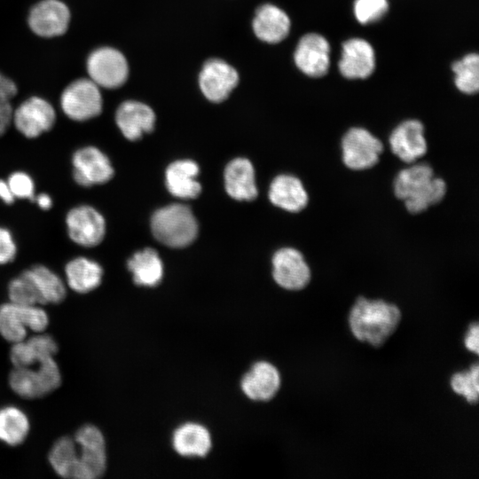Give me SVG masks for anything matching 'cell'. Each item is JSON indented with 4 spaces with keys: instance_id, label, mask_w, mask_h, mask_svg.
Masks as SVG:
<instances>
[{
    "instance_id": "obj_8",
    "label": "cell",
    "mask_w": 479,
    "mask_h": 479,
    "mask_svg": "<svg viewBox=\"0 0 479 479\" xmlns=\"http://www.w3.org/2000/svg\"><path fill=\"white\" fill-rule=\"evenodd\" d=\"M341 148L344 165L351 170L360 171L378 163L383 144L369 130L353 127L342 137Z\"/></svg>"
},
{
    "instance_id": "obj_25",
    "label": "cell",
    "mask_w": 479,
    "mask_h": 479,
    "mask_svg": "<svg viewBox=\"0 0 479 479\" xmlns=\"http://www.w3.org/2000/svg\"><path fill=\"white\" fill-rule=\"evenodd\" d=\"M199 166L190 160H180L171 163L166 169V185L169 192L178 198L193 199L201 191L196 177Z\"/></svg>"
},
{
    "instance_id": "obj_3",
    "label": "cell",
    "mask_w": 479,
    "mask_h": 479,
    "mask_svg": "<svg viewBox=\"0 0 479 479\" xmlns=\"http://www.w3.org/2000/svg\"><path fill=\"white\" fill-rule=\"evenodd\" d=\"M151 227L154 237L171 247L188 246L198 233V224L192 210L183 204H171L155 211Z\"/></svg>"
},
{
    "instance_id": "obj_27",
    "label": "cell",
    "mask_w": 479,
    "mask_h": 479,
    "mask_svg": "<svg viewBox=\"0 0 479 479\" xmlns=\"http://www.w3.org/2000/svg\"><path fill=\"white\" fill-rule=\"evenodd\" d=\"M173 447L182 456H205L211 448L208 430L200 424L185 423L176 429Z\"/></svg>"
},
{
    "instance_id": "obj_31",
    "label": "cell",
    "mask_w": 479,
    "mask_h": 479,
    "mask_svg": "<svg viewBox=\"0 0 479 479\" xmlns=\"http://www.w3.org/2000/svg\"><path fill=\"white\" fill-rule=\"evenodd\" d=\"M455 85L463 93L475 94L479 89V56L469 53L452 64Z\"/></svg>"
},
{
    "instance_id": "obj_19",
    "label": "cell",
    "mask_w": 479,
    "mask_h": 479,
    "mask_svg": "<svg viewBox=\"0 0 479 479\" xmlns=\"http://www.w3.org/2000/svg\"><path fill=\"white\" fill-rule=\"evenodd\" d=\"M115 122L122 134L129 140L139 139L153 130L155 114L147 105L128 100L122 102L115 112Z\"/></svg>"
},
{
    "instance_id": "obj_28",
    "label": "cell",
    "mask_w": 479,
    "mask_h": 479,
    "mask_svg": "<svg viewBox=\"0 0 479 479\" xmlns=\"http://www.w3.org/2000/svg\"><path fill=\"white\" fill-rule=\"evenodd\" d=\"M134 282L138 286L155 287L163 275V265L156 250L147 247L136 252L127 262Z\"/></svg>"
},
{
    "instance_id": "obj_5",
    "label": "cell",
    "mask_w": 479,
    "mask_h": 479,
    "mask_svg": "<svg viewBox=\"0 0 479 479\" xmlns=\"http://www.w3.org/2000/svg\"><path fill=\"white\" fill-rule=\"evenodd\" d=\"M48 315L39 305L13 302L0 306V334L15 343L26 339L27 330L41 333L48 326Z\"/></svg>"
},
{
    "instance_id": "obj_15",
    "label": "cell",
    "mask_w": 479,
    "mask_h": 479,
    "mask_svg": "<svg viewBox=\"0 0 479 479\" xmlns=\"http://www.w3.org/2000/svg\"><path fill=\"white\" fill-rule=\"evenodd\" d=\"M68 7L59 0H42L29 11L30 29L42 37H54L66 33L70 22Z\"/></svg>"
},
{
    "instance_id": "obj_40",
    "label": "cell",
    "mask_w": 479,
    "mask_h": 479,
    "mask_svg": "<svg viewBox=\"0 0 479 479\" xmlns=\"http://www.w3.org/2000/svg\"><path fill=\"white\" fill-rule=\"evenodd\" d=\"M0 200L8 205L12 204L15 200L7 181L4 179H0Z\"/></svg>"
},
{
    "instance_id": "obj_39",
    "label": "cell",
    "mask_w": 479,
    "mask_h": 479,
    "mask_svg": "<svg viewBox=\"0 0 479 479\" xmlns=\"http://www.w3.org/2000/svg\"><path fill=\"white\" fill-rule=\"evenodd\" d=\"M464 343L469 351L476 355L479 353V326L477 323L470 325Z\"/></svg>"
},
{
    "instance_id": "obj_26",
    "label": "cell",
    "mask_w": 479,
    "mask_h": 479,
    "mask_svg": "<svg viewBox=\"0 0 479 479\" xmlns=\"http://www.w3.org/2000/svg\"><path fill=\"white\" fill-rule=\"evenodd\" d=\"M23 272L32 280L42 304H56L65 299L67 284L49 267L35 264Z\"/></svg>"
},
{
    "instance_id": "obj_24",
    "label": "cell",
    "mask_w": 479,
    "mask_h": 479,
    "mask_svg": "<svg viewBox=\"0 0 479 479\" xmlns=\"http://www.w3.org/2000/svg\"><path fill=\"white\" fill-rule=\"evenodd\" d=\"M66 284L79 294H86L96 289L102 281L101 265L86 256L72 258L65 266Z\"/></svg>"
},
{
    "instance_id": "obj_23",
    "label": "cell",
    "mask_w": 479,
    "mask_h": 479,
    "mask_svg": "<svg viewBox=\"0 0 479 479\" xmlns=\"http://www.w3.org/2000/svg\"><path fill=\"white\" fill-rule=\"evenodd\" d=\"M224 181L227 193L237 200H252L257 196L254 168L247 159L230 161L224 170Z\"/></svg>"
},
{
    "instance_id": "obj_1",
    "label": "cell",
    "mask_w": 479,
    "mask_h": 479,
    "mask_svg": "<svg viewBox=\"0 0 479 479\" xmlns=\"http://www.w3.org/2000/svg\"><path fill=\"white\" fill-rule=\"evenodd\" d=\"M401 320L399 308L383 300L359 297L349 314L352 334L360 342L381 347L395 333Z\"/></svg>"
},
{
    "instance_id": "obj_12",
    "label": "cell",
    "mask_w": 479,
    "mask_h": 479,
    "mask_svg": "<svg viewBox=\"0 0 479 479\" xmlns=\"http://www.w3.org/2000/svg\"><path fill=\"white\" fill-rule=\"evenodd\" d=\"M54 107L44 98L30 97L12 113V124L27 138H36L50 131L56 122Z\"/></svg>"
},
{
    "instance_id": "obj_6",
    "label": "cell",
    "mask_w": 479,
    "mask_h": 479,
    "mask_svg": "<svg viewBox=\"0 0 479 479\" xmlns=\"http://www.w3.org/2000/svg\"><path fill=\"white\" fill-rule=\"evenodd\" d=\"M100 88L90 78L73 81L60 96V106L67 117L85 122L98 116L103 109Z\"/></svg>"
},
{
    "instance_id": "obj_2",
    "label": "cell",
    "mask_w": 479,
    "mask_h": 479,
    "mask_svg": "<svg viewBox=\"0 0 479 479\" xmlns=\"http://www.w3.org/2000/svg\"><path fill=\"white\" fill-rule=\"evenodd\" d=\"M444 179L435 176L428 163H416L400 170L394 179V193L411 214H420L445 196Z\"/></svg>"
},
{
    "instance_id": "obj_33",
    "label": "cell",
    "mask_w": 479,
    "mask_h": 479,
    "mask_svg": "<svg viewBox=\"0 0 479 479\" xmlns=\"http://www.w3.org/2000/svg\"><path fill=\"white\" fill-rule=\"evenodd\" d=\"M8 297L11 302L16 304H42L32 280L23 271L9 282Z\"/></svg>"
},
{
    "instance_id": "obj_41",
    "label": "cell",
    "mask_w": 479,
    "mask_h": 479,
    "mask_svg": "<svg viewBox=\"0 0 479 479\" xmlns=\"http://www.w3.org/2000/svg\"><path fill=\"white\" fill-rule=\"evenodd\" d=\"M33 201H35L37 206L43 210H48L52 207V199L45 192L35 195Z\"/></svg>"
},
{
    "instance_id": "obj_14",
    "label": "cell",
    "mask_w": 479,
    "mask_h": 479,
    "mask_svg": "<svg viewBox=\"0 0 479 479\" xmlns=\"http://www.w3.org/2000/svg\"><path fill=\"white\" fill-rule=\"evenodd\" d=\"M239 82L236 69L220 59L207 60L199 75V85L203 95L215 103L225 100Z\"/></svg>"
},
{
    "instance_id": "obj_22",
    "label": "cell",
    "mask_w": 479,
    "mask_h": 479,
    "mask_svg": "<svg viewBox=\"0 0 479 479\" xmlns=\"http://www.w3.org/2000/svg\"><path fill=\"white\" fill-rule=\"evenodd\" d=\"M271 202L292 213L302 210L309 202L308 193L302 181L292 175L276 177L269 190Z\"/></svg>"
},
{
    "instance_id": "obj_35",
    "label": "cell",
    "mask_w": 479,
    "mask_h": 479,
    "mask_svg": "<svg viewBox=\"0 0 479 479\" xmlns=\"http://www.w3.org/2000/svg\"><path fill=\"white\" fill-rule=\"evenodd\" d=\"M389 9L388 0H356L354 14L361 24H369L381 19Z\"/></svg>"
},
{
    "instance_id": "obj_36",
    "label": "cell",
    "mask_w": 479,
    "mask_h": 479,
    "mask_svg": "<svg viewBox=\"0 0 479 479\" xmlns=\"http://www.w3.org/2000/svg\"><path fill=\"white\" fill-rule=\"evenodd\" d=\"M15 199L34 200L35 186L33 178L24 171H15L6 179Z\"/></svg>"
},
{
    "instance_id": "obj_10",
    "label": "cell",
    "mask_w": 479,
    "mask_h": 479,
    "mask_svg": "<svg viewBox=\"0 0 479 479\" xmlns=\"http://www.w3.org/2000/svg\"><path fill=\"white\" fill-rule=\"evenodd\" d=\"M89 78L99 88L116 89L125 83L129 66L121 51L112 47H100L89 55L86 61Z\"/></svg>"
},
{
    "instance_id": "obj_7",
    "label": "cell",
    "mask_w": 479,
    "mask_h": 479,
    "mask_svg": "<svg viewBox=\"0 0 479 479\" xmlns=\"http://www.w3.org/2000/svg\"><path fill=\"white\" fill-rule=\"evenodd\" d=\"M74 439L77 455L75 479L100 477L106 467V444L100 430L95 426L85 425L78 429Z\"/></svg>"
},
{
    "instance_id": "obj_20",
    "label": "cell",
    "mask_w": 479,
    "mask_h": 479,
    "mask_svg": "<svg viewBox=\"0 0 479 479\" xmlns=\"http://www.w3.org/2000/svg\"><path fill=\"white\" fill-rule=\"evenodd\" d=\"M280 375L278 369L269 362L255 363L241 380L244 394L255 401H268L279 391Z\"/></svg>"
},
{
    "instance_id": "obj_4",
    "label": "cell",
    "mask_w": 479,
    "mask_h": 479,
    "mask_svg": "<svg viewBox=\"0 0 479 479\" xmlns=\"http://www.w3.org/2000/svg\"><path fill=\"white\" fill-rule=\"evenodd\" d=\"M9 382L12 389L25 398H36L56 389L61 382L59 368L53 357L27 367H14Z\"/></svg>"
},
{
    "instance_id": "obj_9",
    "label": "cell",
    "mask_w": 479,
    "mask_h": 479,
    "mask_svg": "<svg viewBox=\"0 0 479 479\" xmlns=\"http://www.w3.org/2000/svg\"><path fill=\"white\" fill-rule=\"evenodd\" d=\"M65 224L69 239L86 248L99 245L106 232L105 217L89 204L71 208L66 215Z\"/></svg>"
},
{
    "instance_id": "obj_16",
    "label": "cell",
    "mask_w": 479,
    "mask_h": 479,
    "mask_svg": "<svg viewBox=\"0 0 479 479\" xmlns=\"http://www.w3.org/2000/svg\"><path fill=\"white\" fill-rule=\"evenodd\" d=\"M294 63L306 75L321 77L330 66V45L321 35L310 33L303 35L294 51Z\"/></svg>"
},
{
    "instance_id": "obj_13",
    "label": "cell",
    "mask_w": 479,
    "mask_h": 479,
    "mask_svg": "<svg viewBox=\"0 0 479 479\" xmlns=\"http://www.w3.org/2000/svg\"><path fill=\"white\" fill-rule=\"evenodd\" d=\"M272 266L274 280L285 289L301 290L310 280V269L302 253L295 248L279 249L273 255Z\"/></svg>"
},
{
    "instance_id": "obj_37",
    "label": "cell",
    "mask_w": 479,
    "mask_h": 479,
    "mask_svg": "<svg viewBox=\"0 0 479 479\" xmlns=\"http://www.w3.org/2000/svg\"><path fill=\"white\" fill-rule=\"evenodd\" d=\"M37 361L53 357L58 350L54 339L48 334H37L27 340Z\"/></svg>"
},
{
    "instance_id": "obj_18",
    "label": "cell",
    "mask_w": 479,
    "mask_h": 479,
    "mask_svg": "<svg viewBox=\"0 0 479 479\" xmlns=\"http://www.w3.org/2000/svg\"><path fill=\"white\" fill-rule=\"evenodd\" d=\"M374 67V51L367 41L351 38L343 43L339 70L344 77L365 79L372 75Z\"/></svg>"
},
{
    "instance_id": "obj_34",
    "label": "cell",
    "mask_w": 479,
    "mask_h": 479,
    "mask_svg": "<svg viewBox=\"0 0 479 479\" xmlns=\"http://www.w3.org/2000/svg\"><path fill=\"white\" fill-rule=\"evenodd\" d=\"M17 92L14 82L0 73V137L5 134L12 124L13 109L11 100Z\"/></svg>"
},
{
    "instance_id": "obj_11",
    "label": "cell",
    "mask_w": 479,
    "mask_h": 479,
    "mask_svg": "<svg viewBox=\"0 0 479 479\" xmlns=\"http://www.w3.org/2000/svg\"><path fill=\"white\" fill-rule=\"evenodd\" d=\"M74 181L82 187L103 185L114 174L113 165L99 148L85 145L76 149L71 158Z\"/></svg>"
},
{
    "instance_id": "obj_30",
    "label": "cell",
    "mask_w": 479,
    "mask_h": 479,
    "mask_svg": "<svg viewBox=\"0 0 479 479\" xmlns=\"http://www.w3.org/2000/svg\"><path fill=\"white\" fill-rule=\"evenodd\" d=\"M49 461L59 475L75 479L77 456L75 439L69 436L59 438L49 453Z\"/></svg>"
},
{
    "instance_id": "obj_38",
    "label": "cell",
    "mask_w": 479,
    "mask_h": 479,
    "mask_svg": "<svg viewBox=\"0 0 479 479\" xmlns=\"http://www.w3.org/2000/svg\"><path fill=\"white\" fill-rule=\"evenodd\" d=\"M18 248L12 232L0 226V265L12 263L17 255Z\"/></svg>"
},
{
    "instance_id": "obj_21",
    "label": "cell",
    "mask_w": 479,
    "mask_h": 479,
    "mask_svg": "<svg viewBox=\"0 0 479 479\" xmlns=\"http://www.w3.org/2000/svg\"><path fill=\"white\" fill-rule=\"evenodd\" d=\"M287 14L271 4H264L257 8L252 27L256 37L268 43H277L284 40L290 30Z\"/></svg>"
},
{
    "instance_id": "obj_32",
    "label": "cell",
    "mask_w": 479,
    "mask_h": 479,
    "mask_svg": "<svg viewBox=\"0 0 479 479\" xmlns=\"http://www.w3.org/2000/svg\"><path fill=\"white\" fill-rule=\"evenodd\" d=\"M452 390L466 398L470 404H476L479 397V365H473L468 371L454 373L451 378Z\"/></svg>"
},
{
    "instance_id": "obj_17",
    "label": "cell",
    "mask_w": 479,
    "mask_h": 479,
    "mask_svg": "<svg viewBox=\"0 0 479 479\" xmlns=\"http://www.w3.org/2000/svg\"><path fill=\"white\" fill-rule=\"evenodd\" d=\"M389 143L391 152L407 164L414 163L428 151L424 126L414 119L398 124L391 132Z\"/></svg>"
},
{
    "instance_id": "obj_29",
    "label": "cell",
    "mask_w": 479,
    "mask_h": 479,
    "mask_svg": "<svg viewBox=\"0 0 479 479\" xmlns=\"http://www.w3.org/2000/svg\"><path fill=\"white\" fill-rule=\"evenodd\" d=\"M29 431V421L19 408L9 406L0 410V440L9 445L21 444Z\"/></svg>"
}]
</instances>
